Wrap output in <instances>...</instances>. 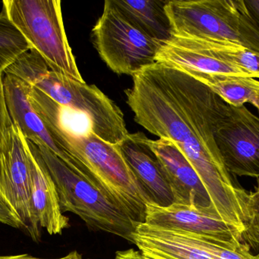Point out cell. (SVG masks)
Masks as SVG:
<instances>
[{"label":"cell","mask_w":259,"mask_h":259,"mask_svg":"<svg viewBox=\"0 0 259 259\" xmlns=\"http://www.w3.org/2000/svg\"><path fill=\"white\" fill-rule=\"evenodd\" d=\"M153 65L134 75L132 88L125 91L134 120L159 138L175 143L210 196L223 194L232 185L233 178L216 144L214 132L219 120L202 111L184 112Z\"/></svg>","instance_id":"cell-1"},{"label":"cell","mask_w":259,"mask_h":259,"mask_svg":"<svg viewBox=\"0 0 259 259\" xmlns=\"http://www.w3.org/2000/svg\"><path fill=\"white\" fill-rule=\"evenodd\" d=\"M39 116L58 142L88 169L94 182L134 223H145L149 201L120 145L99 138L85 117L59 103L46 105Z\"/></svg>","instance_id":"cell-2"},{"label":"cell","mask_w":259,"mask_h":259,"mask_svg":"<svg viewBox=\"0 0 259 259\" xmlns=\"http://www.w3.org/2000/svg\"><path fill=\"white\" fill-rule=\"evenodd\" d=\"M38 88L62 106L88 117L91 130L106 142L121 145L129 135L124 114L95 85L54 69L32 48L5 71Z\"/></svg>","instance_id":"cell-3"},{"label":"cell","mask_w":259,"mask_h":259,"mask_svg":"<svg viewBox=\"0 0 259 259\" xmlns=\"http://www.w3.org/2000/svg\"><path fill=\"white\" fill-rule=\"evenodd\" d=\"M172 36L228 41L259 53V28L243 0H167Z\"/></svg>","instance_id":"cell-4"},{"label":"cell","mask_w":259,"mask_h":259,"mask_svg":"<svg viewBox=\"0 0 259 259\" xmlns=\"http://www.w3.org/2000/svg\"><path fill=\"white\" fill-rule=\"evenodd\" d=\"M35 146L54 181L63 214L73 213L91 229L118 236L133 243L137 224L125 212L91 179L67 165L47 147Z\"/></svg>","instance_id":"cell-5"},{"label":"cell","mask_w":259,"mask_h":259,"mask_svg":"<svg viewBox=\"0 0 259 259\" xmlns=\"http://www.w3.org/2000/svg\"><path fill=\"white\" fill-rule=\"evenodd\" d=\"M60 0H4L5 13L50 66L84 82L64 27Z\"/></svg>","instance_id":"cell-6"},{"label":"cell","mask_w":259,"mask_h":259,"mask_svg":"<svg viewBox=\"0 0 259 259\" xmlns=\"http://www.w3.org/2000/svg\"><path fill=\"white\" fill-rule=\"evenodd\" d=\"M93 38L100 57L110 69L132 76L155 63L162 45L137 28L111 0L105 1Z\"/></svg>","instance_id":"cell-7"},{"label":"cell","mask_w":259,"mask_h":259,"mask_svg":"<svg viewBox=\"0 0 259 259\" xmlns=\"http://www.w3.org/2000/svg\"><path fill=\"white\" fill-rule=\"evenodd\" d=\"M0 198L17 216L21 230L33 241H40V227L32 205L27 142L14 123L0 147Z\"/></svg>","instance_id":"cell-8"},{"label":"cell","mask_w":259,"mask_h":259,"mask_svg":"<svg viewBox=\"0 0 259 259\" xmlns=\"http://www.w3.org/2000/svg\"><path fill=\"white\" fill-rule=\"evenodd\" d=\"M214 137L231 174L259 178V117L245 105H228L216 126Z\"/></svg>","instance_id":"cell-9"},{"label":"cell","mask_w":259,"mask_h":259,"mask_svg":"<svg viewBox=\"0 0 259 259\" xmlns=\"http://www.w3.org/2000/svg\"><path fill=\"white\" fill-rule=\"evenodd\" d=\"M3 85L6 105L12 123L19 128L24 138L36 145L47 147L67 165L94 182L88 169L58 142L33 109L29 100L30 84L13 75L4 74Z\"/></svg>","instance_id":"cell-10"},{"label":"cell","mask_w":259,"mask_h":259,"mask_svg":"<svg viewBox=\"0 0 259 259\" xmlns=\"http://www.w3.org/2000/svg\"><path fill=\"white\" fill-rule=\"evenodd\" d=\"M145 223L212 239L234 250L243 244V231L193 205L173 203L160 207L147 204Z\"/></svg>","instance_id":"cell-11"},{"label":"cell","mask_w":259,"mask_h":259,"mask_svg":"<svg viewBox=\"0 0 259 259\" xmlns=\"http://www.w3.org/2000/svg\"><path fill=\"white\" fill-rule=\"evenodd\" d=\"M146 143L165 173L175 198L174 203L193 205L221 219L199 175L175 143L163 138H148Z\"/></svg>","instance_id":"cell-12"},{"label":"cell","mask_w":259,"mask_h":259,"mask_svg":"<svg viewBox=\"0 0 259 259\" xmlns=\"http://www.w3.org/2000/svg\"><path fill=\"white\" fill-rule=\"evenodd\" d=\"M155 62L180 70L253 78L246 70L219 58L205 41L199 39L172 36L161 45Z\"/></svg>","instance_id":"cell-13"},{"label":"cell","mask_w":259,"mask_h":259,"mask_svg":"<svg viewBox=\"0 0 259 259\" xmlns=\"http://www.w3.org/2000/svg\"><path fill=\"white\" fill-rule=\"evenodd\" d=\"M143 133L129 134L120 145L121 152L147 196L149 204L167 207L175 202L165 173Z\"/></svg>","instance_id":"cell-14"},{"label":"cell","mask_w":259,"mask_h":259,"mask_svg":"<svg viewBox=\"0 0 259 259\" xmlns=\"http://www.w3.org/2000/svg\"><path fill=\"white\" fill-rule=\"evenodd\" d=\"M30 173L32 205L39 227L50 235H61L69 228V218L61 210L59 196L53 178L50 176L36 146L26 139Z\"/></svg>","instance_id":"cell-15"},{"label":"cell","mask_w":259,"mask_h":259,"mask_svg":"<svg viewBox=\"0 0 259 259\" xmlns=\"http://www.w3.org/2000/svg\"><path fill=\"white\" fill-rule=\"evenodd\" d=\"M137 28L161 44L171 38L172 29L165 12L167 0H111Z\"/></svg>","instance_id":"cell-16"},{"label":"cell","mask_w":259,"mask_h":259,"mask_svg":"<svg viewBox=\"0 0 259 259\" xmlns=\"http://www.w3.org/2000/svg\"><path fill=\"white\" fill-rule=\"evenodd\" d=\"M181 71L206 85L231 106H244L247 103L252 104L259 91V81L253 78L210 74L191 70Z\"/></svg>","instance_id":"cell-17"},{"label":"cell","mask_w":259,"mask_h":259,"mask_svg":"<svg viewBox=\"0 0 259 259\" xmlns=\"http://www.w3.org/2000/svg\"><path fill=\"white\" fill-rule=\"evenodd\" d=\"M33 48L4 11L0 13V72Z\"/></svg>","instance_id":"cell-18"},{"label":"cell","mask_w":259,"mask_h":259,"mask_svg":"<svg viewBox=\"0 0 259 259\" xmlns=\"http://www.w3.org/2000/svg\"><path fill=\"white\" fill-rule=\"evenodd\" d=\"M205 41V40H204ZM213 52L223 60L234 64L259 79V53L228 41L205 40Z\"/></svg>","instance_id":"cell-19"},{"label":"cell","mask_w":259,"mask_h":259,"mask_svg":"<svg viewBox=\"0 0 259 259\" xmlns=\"http://www.w3.org/2000/svg\"><path fill=\"white\" fill-rule=\"evenodd\" d=\"M175 231L187 242L214 259H259V254L253 255L251 253L249 246L243 243L239 249L234 250L228 245L212 239L182 231Z\"/></svg>","instance_id":"cell-20"},{"label":"cell","mask_w":259,"mask_h":259,"mask_svg":"<svg viewBox=\"0 0 259 259\" xmlns=\"http://www.w3.org/2000/svg\"><path fill=\"white\" fill-rule=\"evenodd\" d=\"M246 208L247 220L243 237L259 247V187L249 193Z\"/></svg>","instance_id":"cell-21"},{"label":"cell","mask_w":259,"mask_h":259,"mask_svg":"<svg viewBox=\"0 0 259 259\" xmlns=\"http://www.w3.org/2000/svg\"><path fill=\"white\" fill-rule=\"evenodd\" d=\"M3 76L4 73L0 72V147L3 144L9 129L13 124L6 105Z\"/></svg>","instance_id":"cell-22"},{"label":"cell","mask_w":259,"mask_h":259,"mask_svg":"<svg viewBox=\"0 0 259 259\" xmlns=\"http://www.w3.org/2000/svg\"><path fill=\"white\" fill-rule=\"evenodd\" d=\"M0 224L21 230V225L17 216L11 211L0 198Z\"/></svg>","instance_id":"cell-23"},{"label":"cell","mask_w":259,"mask_h":259,"mask_svg":"<svg viewBox=\"0 0 259 259\" xmlns=\"http://www.w3.org/2000/svg\"><path fill=\"white\" fill-rule=\"evenodd\" d=\"M245 9L259 28V0H243Z\"/></svg>","instance_id":"cell-24"},{"label":"cell","mask_w":259,"mask_h":259,"mask_svg":"<svg viewBox=\"0 0 259 259\" xmlns=\"http://www.w3.org/2000/svg\"><path fill=\"white\" fill-rule=\"evenodd\" d=\"M0 259H47V258H35V257L31 256V255H27V254H22V255H6V256H1L0 255ZM55 259H84L83 258V255L79 253L77 251H73L70 252L69 254L66 256L62 257V258H55Z\"/></svg>","instance_id":"cell-25"},{"label":"cell","mask_w":259,"mask_h":259,"mask_svg":"<svg viewBox=\"0 0 259 259\" xmlns=\"http://www.w3.org/2000/svg\"><path fill=\"white\" fill-rule=\"evenodd\" d=\"M115 259H152L143 255L141 252L134 249L124 251H118L115 254Z\"/></svg>","instance_id":"cell-26"},{"label":"cell","mask_w":259,"mask_h":259,"mask_svg":"<svg viewBox=\"0 0 259 259\" xmlns=\"http://www.w3.org/2000/svg\"><path fill=\"white\" fill-rule=\"evenodd\" d=\"M252 104L257 109H258L259 112V91L258 94H257V97H255V99L254 100V101L252 102Z\"/></svg>","instance_id":"cell-27"}]
</instances>
